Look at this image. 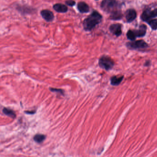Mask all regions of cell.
Here are the masks:
<instances>
[{"mask_svg": "<svg viewBox=\"0 0 157 157\" xmlns=\"http://www.w3.org/2000/svg\"><path fill=\"white\" fill-rule=\"evenodd\" d=\"M127 38H128L129 40L132 41L135 40L136 37L134 31H132L130 30L128 31L127 33Z\"/></svg>", "mask_w": 157, "mask_h": 157, "instance_id": "17", "label": "cell"}, {"mask_svg": "<svg viewBox=\"0 0 157 157\" xmlns=\"http://www.w3.org/2000/svg\"><path fill=\"white\" fill-rule=\"evenodd\" d=\"M41 14L43 18L47 21H52L54 19V14L49 10H43L41 12Z\"/></svg>", "mask_w": 157, "mask_h": 157, "instance_id": "5", "label": "cell"}, {"mask_svg": "<svg viewBox=\"0 0 157 157\" xmlns=\"http://www.w3.org/2000/svg\"><path fill=\"white\" fill-rule=\"evenodd\" d=\"M77 8L81 13H87L89 11V6L84 2L79 3L77 5Z\"/></svg>", "mask_w": 157, "mask_h": 157, "instance_id": "9", "label": "cell"}, {"mask_svg": "<svg viewBox=\"0 0 157 157\" xmlns=\"http://www.w3.org/2000/svg\"><path fill=\"white\" fill-rule=\"evenodd\" d=\"M121 25L120 24H113L110 27V31L115 35L119 36L121 35Z\"/></svg>", "mask_w": 157, "mask_h": 157, "instance_id": "6", "label": "cell"}, {"mask_svg": "<svg viewBox=\"0 0 157 157\" xmlns=\"http://www.w3.org/2000/svg\"><path fill=\"white\" fill-rule=\"evenodd\" d=\"M50 90L52 92H58L60 94H61L62 95H64V91L62 90V89H57V88H51Z\"/></svg>", "mask_w": 157, "mask_h": 157, "instance_id": "18", "label": "cell"}, {"mask_svg": "<svg viewBox=\"0 0 157 157\" xmlns=\"http://www.w3.org/2000/svg\"><path fill=\"white\" fill-rule=\"evenodd\" d=\"M102 16L98 12L94 11L83 21L84 29L86 31H90L100 23L102 19Z\"/></svg>", "mask_w": 157, "mask_h": 157, "instance_id": "1", "label": "cell"}, {"mask_svg": "<svg viewBox=\"0 0 157 157\" xmlns=\"http://www.w3.org/2000/svg\"><path fill=\"white\" fill-rule=\"evenodd\" d=\"M123 16L122 12L120 10L117 11L111 14L110 18L112 20H119L121 19Z\"/></svg>", "mask_w": 157, "mask_h": 157, "instance_id": "14", "label": "cell"}, {"mask_svg": "<svg viewBox=\"0 0 157 157\" xmlns=\"http://www.w3.org/2000/svg\"><path fill=\"white\" fill-rule=\"evenodd\" d=\"M66 4L67 5H69L70 6H73L74 5H75L76 3L75 2H74L73 1H72V0H69V1H67L66 2Z\"/></svg>", "mask_w": 157, "mask_h": 157, "instance_id": "20", "label": "cell"}, {"mask_svg": "<svg viewBox=\"0 0 157 157\" xmlns=\"http://www.w3.org/2000/svg\"><path fill=\"white\" fill-rule=\"evenodd\" d=\"M147 26L145 24L141 25L139 29L137 31H134L135 33L136 34V36L137 37H142L145 35L147 31Z\"/></svg>", "mask_w": 157, "mask_h": 157, "instance_id": "8", "label": "cell"}, {"mask_svg": "<svg viewBox=\"0 0 157 157\" xmlns=\"http://www.w3.org/2000/svg\"><path fill=\"white\" fill-rule=\"evenodd\" d=\"M45 139L46 136L43 134H36L33 138L34 141L38 143L43 142Z\"/></svg>", "mask_w": 157, "mask_h": 157, "instance_id": "15", "label": "cell"}, {"mask_svg": "<svg viewBox=\"0 0 157 157\" xmlns=\"http://www.w3.org/2000/svg\"><path fill=\"white\" fill-rule=\"evenodd\" d=\"M141 19L144 21L148 22V21L152 19V17L151 15V10L149 9L146 10L144 11L141 16Z\"/></svg>", "mask_w": 157, "mask_h": 157, "instance_id": "11", "label": "cell"}, {"mask_svg": "<svg viewBox=\"0 0 157 157\" xmlns=\"http://www.w3.org/2000/svg\"><path fill=\"white\" fill-rule=\"evenodd\" d=\"M54 9L58 12H66L68 10V8L65 5L61 3H57L54 6Z\"/></svg>", "mask_w": 157, "mask_h": 157, "instance_id": "10", "label": "cell"}, {"mask_svg": "<svg viewBox=\"0 0 157 157\" xmlns=\"http://www.w3.org/2000/svg\"><path fill=\"white\" fill-rule=\"evenodd\" d=\"M128 47L130 49H144L148 48V44L143 40H138L130 42L127 44Z\"/></svg>", "mask_w": 157, "mask_h": 157, "instance_id": "4", "label": "cell"}, {"mask_svg": "<svg viewBox=\"0 0 157 157\" xmlns=\"http://www.w3.org/2000/svg\"><path fill=\"white\" fill-rule=\"evenodd\" d=\"M101 8L111 14L120 10V6L117 0H103L101 3Z\"/></svg>", "mask_w": 157, "mask_h": 157, "instance_id": "2", "label": "cell"}, {"mask_svg": "<svg viewBox=\"0 0 157 157\" xmlns=\"http://www.w3.org/2000/svg\"><path fill=\"white\" fill-rule=\"evenodd\" d=\"M3 113L5 114L6 115L12 119H15L16 117V115L15 114V112L13 110L9 109V108H3Z\"/></svg>", "mask_w": 157, "mask_h": 157, "instance_id": "13", "label": "cell"}, {"mask_svg": "<svg viewBox=\"0 0 157 157\" xmlns=\"http://www.w3.org/2000/svg\"><path fill=\"white\" fill-rule=\"evenodd\" d=\"M151 15L152 18L157 17V8H156L152 11H151Z\"/></svg>", "mask_w": 157, "mask_h": 157, "instance_id": "19", "label": "cell"}, {"mask_svg": "<svg viewBox=\"0 0 157 157\" xmlns=\"http://www.w3.org/2000/svg\"><path fill=\"white\" fill-rule=\"evenodd\" d=\"M137 14L136 11L133 9L127 10L125 12V18L128 22H131L136 19Z\"/></svg>", "mask_w": 157, "mask_h": 157, "instance_id": "7", "label": "cell"}, {"mask_svg": "<svg viewBox=\"0 0 157 157\" xmlns=\"http://www.w3.org/2000/svg\"><path fill=\"white\" fill-rule=\"evenodd\" d=\"M100 67L102 69L108 71L112 69L114 66V62L110 57L103 56L101 57L99 61Z\"/></svg>", "mask_w": 157, "mask_h": 157, "instance_id": "3", "label": "cell"}, {"mask_svg": "<svg viewBox=\"0 0 157 157\" xmlns=\"http://www.w3.org/2000/svg\"><path fill=\"white\" fill-rule=\"evenodd\" d=\"M148 23L152 30H155L157 29V19H151Z\"/></svg>", "mask_w": 157, "mask_h": 157, "instance_id": "16", "label": "cell"}, {"mask_svg": "<svg viewBox=\"0 0 157 157\" xmlns=\"http://www.w3.org/2000/svg\"><path fill=\"white\" fill-rule=\"evenodd\" d=\"M124 76H113L111 78V83L112 85L117 86L119 85L123 81Z\"/></svg>", "mask_w": 157, "mask_h": 157, "instance_id": "12", "label": "cell"}]
</instances>
